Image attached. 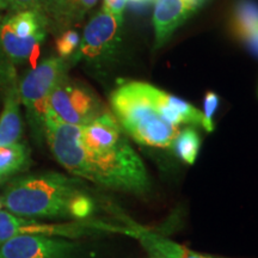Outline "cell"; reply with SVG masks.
<instances>
[{"instance_id": "e0dca14e", "label": "cell", "mask_w": 258, "mask_h": 258, "mask_svg": "<svg viewBox=\"0 0 258 258\" xmlns=\"http://www.w3.org/2000/svg\"><path fill=\"white\" fill-rule=\"evenodd\" d=\"M171 147L177 157L191 165L198 158L201 147V139L198 132L194 131L192 128H186L183 132H179Z\"/></svg>"}, {"instance_id": "d4e9b609", "label": "cell", "mask_w": 258, "mask_h": 258, "mask_svg": "<svg viewBox=\"0 0 258 258\" xmlns=\"http://www.w3.org/2000/svg\"><path fill=\"white\" fill-rule=\"evenodd\" d=\"M129 2L134 8H145V6L151 4L152 2H156V0H129Z\"/></svg>"}, {"instance_id": "30bf717a", "label": "cell", "mask_w": 258, "mask_h": 258, "mask_svg": "<svg viewBox=\"0 0 258 258\" xmlns=\"http://www.w3.org/2000/svg\"><path fill=\"white\" fill-rule=\"evenodd\" d=\"M189 16L190 12L183 0H156L153 11V27L156 34L154 48L164 46Z\"/></svg>"}, {"instance_id": "5b68a950", "label": "cell", "mask_w": 258, "mask_h": 258, "mask_svg": "<svg viewBox=\"0 0 258 258\" xmlns=\"http://www.w3.org/2000/svg\"><path fill=\"white\" fill-rule=\"evenodd\" d=\"M104 111L106 110L92 92L85 86L71 83L66 77L51 92L47 114L63 123L86 125Z\"/></svg>"}, {"instance_id": "52a82bcc", "label": "cell", "mask_w": 258, "mask_h": 258, "mask_svg": "<svg viewBox=\"0 0 258 258\" xmlns=\"http://www.w3.org/2000/svg\"><path fill=\"white\" fill-rule=\"evenodd\" d=\"M122 22L102 9L91 18L80 38L78 56L98 60L111 55L120 43Z\"/></svg>"}, {"instance_id": "484cf974", "label": "cell", "mask_w": 258, "mask_h": 258, "mask_svg": "<svg viewBox=\"0 0 258 258\" xmlns=\"http://www.w3.org/2000/svg\"><path fill=\"white\" fill-rule=\"evenodd\" d=\"M2 207H3V201L0 200V209H2Z\"/></svg>"}, {"instance_id": "ba28073f", "label": "cell", "mask_w": 258, "mask_h": 258, "mask_svg": "<svg viewBox=\"0 0 258 258\" xmlns=\"http://www.w3.org/2000/svg\"><path fill=\"white\" fill-rule=\"evenodd\" d=\"M34 11L46 19L48 27L61 29L80 19L70 0H0V10Z\"/></svg>"}, {"instance_id": "44dd1931", "label": "cell", "mask_w": 258, "mask_h": 258, "mask_svg": "<svg viewBox=\"0 0 258 258\" xmlns=\"http://www.w3.org/2000/svg\"><path fill=\"white\" fill-rule=\"evenodd\" d=\"M127 0H104L103 9L114 15L120 22H123V12L125 9Z\"/></svg>"}, {"instance_id": "2e32d148", "label": "cell", "mask_w": 258, "mask_h": 258, "mask_svg": "<svg viewBox=\"0 0 258 258\" xmlns=\"http://www.w3.org/2000/svg\"><path fill=\"white\" fill-rule=\"evenodd\" d=\"M29 164L28 148L23 144L0 147V183L24 170Z\"/></svg>"}, {"instance_id": "6da1fadb", "label": "cell", "mask_w": 258, "mask_h": 258, "mask_svg": "<svg viewBox=\"0 0 258 258\" xmlns=\"http://www.w3.org/2000/svg\"><path fill=\"white\" fill-rule=\"evenodd\" d=\"M82 127L59 123L48 132L51 153L73 175L108 188L143 194L150 188V179L143 160L124 139L104 152H89L82 144Z\"/></svg>"}, {"instance_id": "ffe728a7", "label": "cell", "mask_w": 258, "mask_h": 258, "mask_svg": "<svg viewBox=\"0 0 258 258\" xmlns=\"http://www.w3.org/2000/svg\"><path fill=\"white\" fill-rule=\"evenodd\" d=\"M16 78V71L11 64V60L5 55L0 47V91L6 90L10 83Z\"/></svg>"}, {"instance_id": "4fadbf2b", "label": "cell", "mask_w": 258, "mask_h": 258, "mask_svg": "<svg viewBox=\"0 0 258 258\" xmlns=\"http://www.w3.org/2000/svg\"><path fill=\"white\" fill-rule=\"evenodd\" d=\"M125 233L138 238L145 246L159 254L160 258H218L194 252L182 245L173 243L166 238L154 234L151 231L145 230L139 226H133V228H129L125 231Z\"/></svg>"}, {"instance_id": "4316f807", "label": "cell", "mask_w": 258, "mask_h": 258, "mask_svg": "<svg viewBox=\"0 0 258 258\" xmlns=\"http://www.w3.org/2000/svg\"><path fill=\"white\" fill-rule=\"evenodd\" d=\"M159 258H160V257H159Z\"/></svg>"}, {"instance_id": "3957f363", "label": "cell", "mask_w": 258, "mask_h": 258, "mask_svg": "<svg viewBox=\"0 0 258 258\" xmlns=\"http://www.w3.org/2000/svg\"><path fill=\"white\" fill-rule=\"evenodd\" d=\"M116 120L141 145L169 148L179 133L178 125L171 124L159 114L146 91V83L127 82L110 96Z\"/></svg>"}, {"instance_id": "7c38bea8", "label": "cell", "mask_w": 258, "mask_h": 258, "mask_svg": "<svg viewBox=\"0 0 258 258\" xmlns=\"http://www.w3.org/2000/svg\"><path fill=\"white\" fill-rule=\"evenodd\" d=\"M44 38H19L12 32L9 25L3 21L0 25V47L5 55L11 61L29 60L31 69L37 66V60L40 56L41 43Z\"/></svg>"}, {"instance_id": "277c9868", "label": "cell", "mask_w": 258, "mask_h": 258, "mask_svg": "<svg viewBox=\"0 0 258 258\" xmlns=\"http://www.w3.org/2000/svg\"><path fill=\"white\" fill-rule=\"evenodd\" d=\"M69 63L63 57H50L32 69L18 86L21 102L27 108L32 124L43 131L48 102L54 89L66 78Z\"/></svg>"}, {"instance_id": "8fae6325", "label": "cell", "mask_w": 258, "mask_h": 258, "mask_svg": "<svg viewBox=\"0 0 258 258\" xmlns=\"http://www.w3.org/2000/svg\"><path fill=\"white\" fill-rule=\"evenodd\" d=\"M19 89L16 78L5 90V101L0 115V147L18 144L22 137V117L19 111Z\"/></svg>"}, {"instance_id": "ac0fdd59", "label": "cell", "mask_w": 258, "mask_h": 258, "mask_svg": "<svg viewBox=\"0 0 258 258\" xmlns=\"http://www.w3.org/2000/svg\"><path fill=\"white\" fill-rule=\"evenodd\" d=\"M80 36L76 30H66L56 38L55 47L60 57H69L72 55L77 48H79Z\"/></svg>"}, {"instance_id": "603a6c76", "label": "cell", "mask_w": 258, "mask_h": 258, "mask_svg": "<svg viewBox=\"0 0 258 258\" xmlns=\"http://www.w3.org/2000/svg\"><path fill=\"white\" fill-rule=\"evenodd\" d=\"M244 43L246 44V47L252 51L254 55L258 56V30L256 32H253L252 35H250V36L244 41Z\"/></svg>"}, {"instance_id": "5bb4252c", "label": "cell", "mask_w": 258, "mask_h": 258, "mask_svg": "<svg viewBox=\"0 0 258 258\" xmlns=\"http://www.w3.org/2000/svg\"><path fill=\"white\" fill-rule=\"evenodd\" d=\"M232 35L245 41L258 30V2L256 0H237L230 17Z\"/></svg>"}, {"instance_id": "d6986e66", "label": "cell", "mask_w": 258, "mask_h": 258, "mask_svg": "<svg viewBox=\"0 0 258 258\" xmlns=\"http://www.w3.org/2000/svg\"><path fill=\"white\" fill-rule=\"evenodd\" d=\"M219 96L215 92L208 91L203 101V112H202V127L212 133L214 131V115L219 106Z\"/></svg>"}, {"instance_id": "7402d4cb", "label": "cell", "mask_w": 258, "mask_h": 258, "mask_svg": "<svg viewBox=\"0 0 258 258\" xmlns=\"http://www.w3.org/2000/svg\"><path fill=\"white\" fill-rule=\"evenodd\" d=\"M70 2L73 5L74 10H76L78 17L82 18L86 11H89L90 9H92L96 5L98 0H70Z\"/></svg>"}, {"instance_id": "9c48e42d", "label": "cell", "mask_w": 258, "mask_h": 258, "mask_svg": "<svg viewBox=\"0 0 258 258\" xmlns=\"http://www.w3.org/2000/svg\"><path fill=\"white\" fill-rule=\"evenodd\" d=\"M146 91L159 114L171 124H199L202 127V112L190 103L147 83Z\"/></svg>"}, {"instance_id": "cb8c5ba5", "label": "cell", "mask_w": 258, "mask_h": 258, "mask_svg": "<svg viewBox=\"0 0 258 258\" xmlns=\"http://www.w3.org/2000/svg\"><path fill=\"white\" fill-rule=\"evenodd\" d=\"M206 2H208V0H183L185 8L188 9L190 14H192L194 11H198Z\"/></svg>"}, {"instance_id": "9a60e30c", "label": "cell", "mask_w": 258, "mask_h": 258, "mask_svg": "<svg viewBox=\"0 0 258 258\" xmlns=\"http://www.w3.org/2000/svg\"><path fill=\"white\" fill-rule=\"evenodd\" d=\"M62 227L29 222L10 212L0 211V245L21 234L61 233Z\"/></svg>"}, {"instance_id": "8992f818", "label": "cell", "mask_w": 258, "mask_h": 258, "mask_svg": "<svg viewBox=\"0 0 258 258\" xmlns=\"http://www.w3.org/2000/svg\"><path fill=\"white\" fill-rule=\"evenodd\" d=\"M78 245L49 234H21L0 245V258H76Z\"/></svg>"}, {"instance_id": "7a4b0ae2", "label": "cell", "mask_w": 258, "mask_h": 258, "mask_svg": "<svg viewBox=\"0 0 258 258\" xmlns=\"http://www.w3.org/2000/svg\"><path fill=\"white\" fill-rule=\"evenodd\" d=\"M3 206L22 218H86L93 211L91 199L78 179L44 172L16 179L6 189Z\"/></svg>"}]
</instances>
